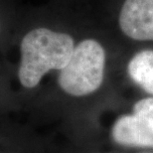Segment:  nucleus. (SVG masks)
<instances>
[{"instance_id":"1","label":"nucleus","mask_w":153,"mask_h":153,"mask_svg":"<svg viewBox=\"0 0 153 153\" xmlns=\"http://www.w3.org/2000/svg\"><path fill=\"white\" fill-rule=\"evenodd\" d=\"M75 31L39 26L24 35L20 43L18 78L22 87H37L50 71H61L72 57L76 39Z\"/></svg>"},{"instance_id":"2","label":"nucleus","mask_w":153,"mask_h":153,"mask_svg":"<svg viewBox=\"0 0 153 153\" xmlns=\"http://www.w3.org/2000/svg\"><path fill=\"white\" fill-rule=\"evenodd\" d=\"M108 32L97 23L96 35L85 36L76 41L72 57L59 71L58 85L72 97H85L96 93L105 82Z\"/></svg>"},{"instance_id":"3","label":"nucleus","mask_w":153,"mask_h":153,"mask_svg":"<svg viewBox=\"0 0 153 153\" xmlns=\"http://www.w3.org/2000/svg\"><path fill=\"white\" fill-rule=\"evenodd\" d=\"M102 12L97 24L119 45L153 44V0H102Z\"/></svg>"},{"instance_id":"4","label":"nucleus","mask_w":153,"mask_h":153,"mask_svg":"<svg viewBox=\"0 0 153 153\" xmlns=\"http://www.w3.org/2000/svg\"><path fill=\"white\" fill-rule=\"evenodd\" d=\"M111 137L123 146L153 148V97L137 100L130 114L116 119L111 128Z\"/></svg>"},{"instance_id":"5","label":"nucleus","mask_w":153,"mask_h":153,"mask_svg":"<svg viewBox=\"0 0 153 153\" xmlns=\"http://www.w3.org/2000/svg\"><path fill=\"white\" fill-rule=\"evenodd\" d=\"M125 70L128 79L137 88L153 97V44L135 48Z\"/></svg>"}]
</instances>
